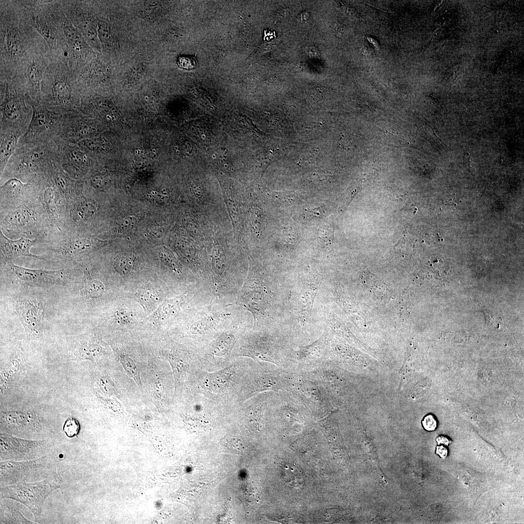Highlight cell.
I'll use <instances>...</instances> for the list:
<instances>
[{
	"mask_svg": "<svg viewBox=\"0 0 524 524\" xmlns=\"http://www.w3.org/2000/svg\"><path fill=\"white\" fill-rule=\"evenodd\" d=\"M277 291L275 283L251 272L244 281L234 304L252 314L254 328H263L275 322L278 303Z\"/></svg>",
	"mask_w": 524,
	"mask_h": 524,
	"instance_id": "6da1fadb",
	"label": "cell"
},
{
	"mask_svg": "<svg viewBox=\"0 0 524 524\" xmlns=\"http://www.w3.org/2000/svg\"><path fill=\"white\" fill-rule=\"evenodd\" d=\"M56 145L53 140L41 142L19 140L17 147L0 175V182L15 178L27 181L45 173L55 160Z\"/></svg>",
	"mask_w": 524,
	"mask_h": 524,
	"instance_id": "7a4b0ae2",
	"label": "cell"
},
{
	"mask_svg": "<svg viewBox=\"0 0 524 524\" xmlns=\"http://www.w3.org/2000/svg\"><path fill=\"white\" fill-rule=\"evenodd\" d=\"M0 213V229L9 232L38 234L50 228L38 197Z\"/></svg>",
	"mask_w": 524,
	"mask_h": 524,
	"instance_id": "3957f363",
	"label": "cell"
},
{
	"mask_svg": "<svg viewBox=\"0 0 524 524\" xmlns=\"http://www.w3.org/2000/svg\"><path fill=\"white\" fill-rule=\"evenodd\" d=\"M61 483V479L55 472L41 481L32 483L22 481L1 487L0 497L11 499L23 504L37 518L41 513L47 497L53 491L60 488Z\"/></svg>",
	"mask_w": 524,
	"mask_h": 524,
	"instance_id": "277c9868",
	"label": "cell"
},
{
	"mask_svg": "<svg viewBox=\"0 0 524 524\" xmlns=\"http://www.w3.org/2000/svg\"><path fill=\"white\" fill-rule=\"evenodd\" d=\"M26 95L16 84L6 83L0 102V130H11L22 133L30 124L33 111L27 105Z\"/></svg>",
	"mask_w": 524,
	"mask_h": 524,
	"instance_id": "5b68a950",
	"label": "cell"
},
{
	"mask_svg": "<svg viewBox=\"0 0 524 524\" xmlns=\"http://www.w3.org/2000/svg\"><path fill=\"white\" fill-rule=\"evenodd\" d=\"M81 94L76 82L65 76L43 82L40 102L48 109L64 115L79 109Z\"/></svg>",
	"mask_w": 524,
	"mask_h": 524,
	"instance_id": "8992f818",
	"label": "cell"
},
{
	"mask_svg": "<svg viewBox=\"0 0 524 524\" xmlns=\"http://www.w3.org/2000/svg\"><path fill=\"white\" fill-rule=\"evenodd\" d=\"M33 114L28 128L19 140L41 142L53 140L58 136L63 115L48 109L40 101L26 98Z\"/></svg>",
	"mask_w": 524,
	"mask_h": 524,
	"instance_id": "52a82bcc",
	"label": "cell"
},
{
	"mask_svg": "<svg viewBox=\"0 0 524 524\" xmlns=\"http://www.w3.org/2000/svg\"><path fill=\"white\" fill-rule=\"evenodd\" d=\"M51 466L50 460L46 456L28 460L3 461L0 462L1 484L7 486L26 481L36 475L47 478L55 472Z\"/></svg>",
	"mask_w": 524,
	"mask_h": 524,
	"instance_id": "ba28073f",
	"label": "cell"
},
{
	"mask_svg": "<svg viewBox=\"0 0 524 524\" xmlns=\"http://www.w3.org/2000/svg\"><path fill=\"white\" fill-rule=\"evenodd\" d=\"M45 179V173H42L27 181L12 178L0 182L1 210L16 207L37 197Z\"/></svg>",
	"mask_w": 524,
	"mask_h": 524,
	"instance_id": "9c48e42d",
	"label": "cell"
},
{
	"mask_svg": "<svg viewBox=\"0 0 524 524\" xmlns=\"http://www.w3.org/2000/svg\"><path fill=\"white\" fill-rule=\"evenodd\" d=\"M53 140L56 145L55 161L72 178L82 180L92 164L90 156L78 144L66 143L58 137Z\"/></svg>",
	"mask_w": 524,
	"mask_h": 524,
	"instance_id": "30bf717a",
	"label": "cell"
},
{
	"mask_svg": "<svg viewBox=\"0 0 524 524\" xmlns=\"http://www.w3.org/2000/svg\"><path fill=\"white\" fill-rule=\"evenodd\" d=\"M99 131L93 119L77 110L63 115L57 137L66 143L77 144L95 136Z\"/></svg>",
	"mask_w": 524,
	"mask_h": 524,
	"instance_id": "8fae6325",
	"label": "cell"
},
{
	"mask_svg": "<svg viewBox=\"0 0 524 524\" xmlns=\"http://www.w3.org/2000/svg\"><path fill=\"white\" fill-rule=\"evenodd\" d=\"M49 449L45 441H32L1 436L0 459L23 461L42 457Z\"/></svg>",
	"mask_w": 524,
	"mask_h": 524,
	"instance_id": "7c38bea8",
	"label": "cell"
},
{
	"mask_svg": "<svg viewBox=\"0 0 524 524\" xmlns=\"http://www.w3.org/2000/svg\"><path fill=\"white\" fill-rule=\"evenodd\" d=\"M46 172L63 197L67 207L81 196L83 185L82 180L72 178L55 160L52 161Z\"/></svg>",
	"mask_w": 524,
	"mask_h": 524,
	"instance_id": "4fadbf2b",
	"label": "cell"
},
{
	"mask_svg": "<svg viewBox=\"0 0 524 524\" xmlns=\"http://www.w3.org/2000/svg\"><path fill=\"white\" fill-rule=\"evenodd\" d=\"M60 234L54 243L53 250L56 253L67 258H75L92 247L93 243L88 238L81 236L77 232L65 231Z\"/></svg>",
	"mask_w": 524,
	"mask_h": 524,
	"instance_id": "5bb4252c",
	"label": "cell"
},
{
	"mask_svg": "<svg viewBox=\"0 0 524 524\" xmlns=\"http://www.w3.org/2000/svg\"><path fill=\"white\" fill-rule=\"evenodd\" d=\"M11 270L17 278L24 281L36 284H48L58 283L64 278L63 270L49 271L32 269L8 263Z\"/></svg>",
	"mask_w": 524,
	"mask_h": 524,
	"instance_id": "9a60e30c",
	"label": "cell"
},
{
	"mask_svg": "<svg viewBox=\"0 0 524 524\" xmlns=\"http://www.w3.org/2000/svg\"><path fill=\"white\" fill-rule=\"evenodd\" d=\"M0 240L1 253L5 258L11 259L21 256H27L44 260L39 256L32 254L30 251L31 248L39 241L38 238L30 239L21 237L16 240H12L7 237L0 229Z\"/></svg>",
	"mask_w": 524,
	"mask_h": 524,
	"instance_id": "2e32d148",
	"label": "cell"
},
{
	"mask_svg": "<svg viewBox=\"0 0 524 524\" xmlns=\"http://www.w3.org/2000/svg\"><path fill=\"white\" fill-rule=\"evenodd\" d=\"M319 283L306 281L299 284V292L295 300L296 310L301 319L307 320L311 315L313 304L319 289Z\"/></svg>",
	"mask_w": 524,
	"mask_h": 524,
	"instance_id": "e0dca14e",
	"label": "cell"
},
{
	"mask_svg": "<svg viewBox=\"0 0 524 524\" xmlns=\"http://www.w3.org/2000/svg\"><path fill=\"white\" fill-rule=\"evenodd\" d=\"M17 311L27 330L37 332L42 323L43 313L41 306L36 301L23 299L17 304Z\"/></svg>",
	"mask_w": 524,
	"mask_h": 524,
	"instance_id": "ac0fdd59",
	"label": "cell"
},
{
	"mask_svg": "<svg viewBox=\"0 0 524 524\" xmlns=\"http://www.w3.org/2000/svg\"><path fill=\"white\" fill-rule=\"evenodd\" d=\"M0 170L3 172L11 157L15 151L22 133L11 130H0Z\"/></svg>",
	"mask_w": 524,
	"mask_h": 524,
	"instance_id": "d6986e66",
	"label": "cell"
},
{
	"mask_svg": "<svg viewBox=\"0 0 524 524\" xmlns=\"http://www.w3.org/2000/svg\"><path fill=\"white\" fill-rule=\"evenodd\" d=\"M233 373L232 368L229 367L207 376L204 381L205 388L213 393H220L229 387Z\"/></svg>",
	"mask_w": 524,
	"mask_h": 524,
	"instance_id": "ffe728a7",
	"label": "cell"
},
{
	"mask_svg": "<svg viewBox=\"0 0 524 524\" xmlns=\"http://www.w3.org/2000/svg\"><path fill=\"white\" fill-rule=\"evenodd\" d=\"M63 31L65 38L73 54L76 57L82 54L86 44L79 30L67 20L64 22Z\"/></svg>",
	"mask_w": 524,
	"mask_h": 524,
	"instance_id": "44dd1931",
	"label": "cell"
},
{
	"mask_svg": "<svg viewBox=\"0 0 524 524\" xmlns=\"http://www.w3.org/2000/svg\"><path fill=\"white\" fill-rule=\"evenodd\" d=\"M105 287L99 280L94 279L89 271L85 269L82 282L81 293L86 299H95L101 296Z\"/></svg>",
	"mask_w": 524,
	"mask_h": 524,
	"instance_id": "7402d4cb",
	"label": "cell"
},
{
	"mask_svg": "<svg viewBox=\"0 0 524 524\" xmlns=\"http://www.w3.org/2000/svg\"><path fill=\"white\" fill-rule=\"evenodd\" d=\"M6 44L8 54L11 57L21 55L23 51V40L17 30L8 28L6 35Z\"/></svg>",
	"mask_w": 524,
	"mask_h": 524,
	"instance_id": "603a6c76",
	"label": "cell"
},
{
	"mask_svg": "<svg viewBox=\"0 0 524 524\" xmlns=\"http://www.w3.org/2000/svg\"><path fill=\"white\" fill-rule=\"evenodd\" d=\"M77 27L83 37L93 47L99 48V39L97 26L92 21L87 19H79Z\"/></svg>",
	"mask_w": 524,
	"mask_h": 524,
	"instance_id": "cb8c5ba5",
	"label": "cell"
},
{
	"mask_svg": "<svg viewBox=\"0 0 524 524\" xmlns=\"http://www.w3.org/2000/svg\"><path fill=\"white\" fill-rule=\"evenodd\" d=\"M281 476L283 480L292 487H298L305 483V479L302 471L290 464H283L281 467Z\"/></svg>",
	"mask_w": 524,
	"mask_h": 524,
	"instance_id": "d4e9b609",
	"label": "cell"
},
{
	"mask_svg": "<svg viewBox=\"0 0 524 524\" xmlns=\"http://www.w3.org/2000/svg\"><path fill=\"white\" fill-rule=\"evenodd\" d=\"M120 363L126 373L135 381L138 387L142 388L140 373L133 360L118 348L114 349Z\"/></svg>",
	"mask_w": 524,
	"mask_h": 524,
	"instance_id": "484cf974",
	"label": "cell"
},
{
	"mask_svg": "<svg viewBox=\"0 0 524 524\" xmlns=\"http://www.w3.org/2000/svg\"><path fill=\"white\" fill-rule=\"evenodd\" d=\"M136 296L142 307L148 310L159 301L160 293L153 288H144L137 291Z\"/></svg>",
	"mask_w": 524,
	"mask_h": 524,
	"instance_id": "4316f807",
	"label": "cell"
},
{
	"mask_svg": "<svg viewBox=\"0 0 524 524\" xmlns=\"http://www.w3.org/2000/svg\"><path fill=\"white\" fill-rule=\"evenodd\" d=\"M34 21L36 30L44 37L49 45L53 46L56 41L52 30L43 20L36 18Z\"/></svg>",
	"mask_w": 524,
	"mask_h": 524,
	"instance_id": "83f0119b",
	"label": "cell"
},
{
	"mask_svg": "<svg viewBox=\"0 0 524 524\" xmlns=\"http://www.w3.org/2000/svg\"><path fill=\"white\" fill-rule=\"evenodd\" d=\"M133 312L127 308H118L113 313L114 321L121 325L131 323L134 321Z\"/></svg>",
	"mask_w": 524,
	"mask_h": 524,
	"instance_id": "f1b7e54d",
	"label": "cell"
},
{
	"mask_svg": "<svg viewBox=\"0 0 524 524\" xmlns=\"http://www.w3.org/2000/svg\"><path fill=\"white\" fill-rule=\"evenodd\" d=\"M101 347L96 344H92L82 347L79 351V357L82 359H86L92 361L99 356L102 352Z\"/></svg>",
	"mask_w": 524,
	"mask_h": 524,
	"instance_id": "f546056e",
	"label": "cell"
},
{
	"mask_svg": "<svg viewBox=\"0 0 524 524\" xmlns=\"http://www.w3.org/2000/svg\"><path fill=\"white\" fill-rule=\"evenodd\" d=\"M133 259L129 256H123L118 258L115 262L116 270L122 274L130 272L134 266Z\"/></svg>",
	"mask_w": 524,
	"mask_h": 524,
	"instance_id": "4dcf8cb0",
	"label": "cell"
},
{
	"mask_svg": "<svg viewBox=\"0 0 524 524\" xmlns=\"http://www.w3.org/2000/svg\"><path fill=\"white\" fill-rule=\"evenodd\" d=\"M80 426L78 421L74 418H69L65 421L63 431L69 438L76 436L80 431Z\"/></svg>",
	"mask_w": 524,
	"mask_h": 524,
	"instance_id": "1f68e13d",
	"label": "cell"
},
{
	"mask_svg": "<svg viewBox=\"0 0 524 524\" xmlns=\"http://www.w3.org/2000/svg\"><path fill=\"white\" fill-rule=\"evenodd\" d=\"M7 511V513H5L6 515H5L6 520H5L4 523H32L30 520L25 519L19 511L16 509H11L10 510L8 509Z\"/></svg>",
	"mask_w": 524,
	"mask_h": 524,
	"instance_id": "d6a6232c",
	"label": "cell"
},
{
	"mask_svg": "<svg viewBox=\"0 0 524 524\" xmlns=\"http://www.w3.org/2000/svg\"><path fill=\"white\" fill-rule=\"evenodd\" d=\"M177 64L180 68L186 70H192L198 66V62L196 58L189 55L179 57Z\"/></svg>",
	"mask_w": 524,
	"mask_h": 524,
	"instance_id": "836d02e7",
	"label": "cell"
},
{
	"mask_svg": "<svg viewBox=\"0 0 524 524\" xmlns=\"http://www.w3.org/2000/svg\"><path fill=\"white\" fill-rule=\"evenodd\" d=\"M421 424L423 427L427 431H434L438 426V421L436 416L429 413L423 418Z\"/></svg>",
	"mask_w": 524,
	"mask_h": 524,
	"instance_id": "e575fe53",
	"label": "cell"
},
{
	"mask_svg": "<svg viewBox=\"0 0 524 524\" xmlns=\"http://www.w3.org/2000/svg\"><path fill=\"white\" fill-rule=\"evenodd\" d=\"M136 220L132 217H127L124 219L120 223V227L124 230H129L133 229L136 225Z\"/></svg>",
	"mask_w": 524,
	"mask_h": 524,
	"instance_id": "d590c367",
	"label": "cell"
},
{
	"mask_svg": "<svg viewBox=\"0 0 524 524\" xmlns=\"http://www.w3.org/2000/svg\"><path fill=\"white\" fill-rule=\"evenodd\" d=\"M100 386L103 391L108 394H112L115 393L113 385L110 380L107 378H103L100 380Z\"/></svg>",
	"mask_w": 524,
	"mask_h": 524,
	"instance_id": "8d00e7d4",
	"label": "cell"
},
{
	"mask_svg": "<svg viewBox=\"0 0 524 524\" xmlns=\"http://www.w3.org/2000/svg\"><path fill=\"white\" fill-rule=\"evenodd\" d=\"M435 453L441 458L444 459L448 456V450L443 445H438L436 447Z\"/></svg>",
	"mask_w": 524,
	"mask_h": 524,
	"instance_id": "74e56055",
	"label": "cell"
},
{
	"mask_svg": "<svg viewBox=\"0 0 524 524\" xmlns=\"http://www.w3.org/2000/svg\"><path fill=\"white\" fill-rule=\"evenodd\" d=\"M436 442L438 445H443L446 446H449L451 443L452 440L448 436L440 435L438 436L436 439Z\"/></svg>",
	"mask_w": 524,
	"mask_h": 524,
	"instance_id": "f35d334b",
	"label": "cell"
},
{
	"mask_svg": "<svg viewBox=\"0 0 524 524\" xmlns=\"http://www.w3.org/2000/svg\"><path fill=\"white\" fill-rule=\"evenodd\" d=\"M363 49L365 55H370L373 53V50H372L370 46H368L367 44L365 45Z\"/></svg>",
	"mask_w": 524,
	"mask_h": 524,
	"instance_id": "ab89813d",
	"label": "cell"
}]
</instances>
